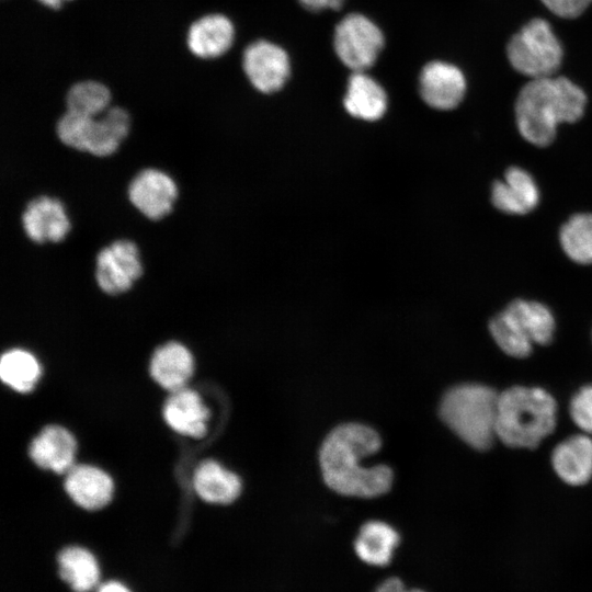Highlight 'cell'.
<instances>
[{
    "label": "cell",
    "mask_w": 592,
    "mask_h": 592,
    "mask_svg": "<svg viewBox=\"0 0 592 592\" xmlns=\"http://www.w3.org/2000/svg\"><path fill=\"white\" fill-rule=\"evenodd\" d=\"M378 433L361 423H345L325 439L319 464L327 486L349 497L375 498L391 488L394 473L386 465L366 467L363 460L379 451Z\"/></svg>",
    "instance_id": "6da1fadb"
},
{
    "label": "cell",
    "mask_w": 592,
    "mask_h": 592,
    "mask_svg": "<svg viewBox=\"0 0 592 592\" xmlns=\"http://www.w3.org/2000/svg\"><path fill=\"white\" fill-rule=\"evenodd\" d=\"M585 105L584 91L566 77L532 79L515 102L519 132L535 146H548L555 139L557 126L579 121Z\"/></svg>",
    "instance_id": "7a4b0ae2"
},
{
    "label": "cell",
    "mask_w": 592,
    "mask_h": 592,
    "mask_svg": "<svg viewBox=\"0 0 592 592\" xmlns=\"http://www.w3.org/2000/svg\"><path fill=\"white\" fill-rule=\"evenodd\" d=\"M557 403L539 387L513 386L498 398L497 437L515 448H535L554 432Z\"/></svg>",
    "instance_id": "3957f363"
},
{
    "label": "cell",
    "mask_w": 592,
    "mask_h": 592,
    "mask_svg": "<svg viewBox=\"0 0 592 592\" xmlns=\"http://www.w3.org/2000/svg\"><path fill=\"white\" fill-rule=\"evenodd\" d=\"M498 398L499 394L486 385H457L442 398L440 415L465 443L485 451L497 439Z\"/></svg>",
    "instance_id": "277c9868"
},
{
    "label": "cell",
    "mask_w": 592,
    "mask_h": 592,
    "mask_svg": "<svg viewBox=\"0 0 592 592\" xmlns=\"http://www.w3.org/2000/svg\"><path fill=\"white\" fill-rule=\"evenodd\" d=\"M130 128L126 110L110 106L103 114L90 117L66 111L57 121L56 135L67 147L106 157L116 151Z\"/></svg>",
    "instance_id": "5b68a950"
},
{
    "label": "cell",
    "mask_w": 592,
    "mask_h": 592,
    "mask_svg": "<svg viewBox=\"0 0 592 592\" xmlns=\"http://www.w3.org/2000/svg\"><path fill=\"white\" fill-rule=\"evenodd\" d=\"M506 54L512 67L532 79L551 77L562 60L558 38L549 23L539 18L531 20L511 37Z\"/></svg>",
    "instance_id": "8992f818"
},
{
    "label": "cell",
    "mask_w": 592,
    "mask_h": 592,
    "mask_svg": "<svg viewBox=\"0 0 592 592\" xmlns=\"http://www.w3.org/2000/svg\"><path fill=\"white\" fill-rule=\"evenodd\" d=\"M384 45L385 38L380 29L363 14L350 13L334 29L335 54L353 72L371 68Z\"/></svg>",
    "instance_id": "52a82bcc"
},
{
    "label": "cell",
    "mask_w": 592,
    "mask_h": 592,
    "mask_svg": "<svg viewBox=\"0 0 592 592\" xmlns=\"http://www.w3.org/2000/svg\"><path fill=\"white\" fill-rule=\"evenodd\" d=\"M141 273L139 250L130 240H115L96 253L94 276L99 288L105 294L127 292Z\"/></svg>",
    "instance_id": "ba28073f"
},
{
    "label": "cell",
    "mask_w": 592,
    "mask_h": 592,
    "mask_svg": "<svg viewBox=\"0 0 592 592\" xmlns=\"http://www.w3.org/2000/svg\"><path fill=\"white\" fill-rule=\"evenodd\" d=\"M242 68L250 83L262 93L281 90L291 75L287 53L264 39L255 41L244 49Z\"/></svg>",
    "instance_id": "9c48e42d"
},
{
    "label": "cell",
    "mask_w": 592,
    "mask_h": 592,
    "mask_svg": "<svg viewBox=\"0 0 592 592\" xmlns=\"http://www.w3.org/2000/svg\"><path fill=\"white\" fill-rule=\"evenodd\" d=\"M127 196L132 205L145 217L159 220L172 210L178 197V186L166 172L146 168L129 182Z\"/></svg>",
    "instance_id": "30bf717a"
},
{
    "label": "cell",
    "mask_w": 592,
    "mask_h": 592,
    "mask_svg": "<svg viewBox=\"0 0 592 592\" xmlns=\"http://www.w3.org/2000/svg\"><path fill=\"white\" fill-rule=\"evenodd\" d=\"M419 90L422 100L429 106L442 111L452 110L464 99L465 76L455 65L431 61L421 70Z\"/></svg>",
    "instance_id": "8fae6325"
},
{
    "label": "cell",
    "mask_w": 592,
    "mask_h": 592,
    "mask_svg": "<svg viewBox=\"0 0 592 592\" xmlns=\"http://www.w3.org/2000/svg\"><path fill=\"white\" fill-rule=\"evenodd\" d=\"M23 230L36 243L59 242L70 230L62 202L41 195L31 200L21 216Z\"/></svg>",
    "instance_id": "7c38bea8"
},
{
    "label": "cell",
    "mask_w": 592,
    "mask_h": 592,
    "mask_svg": "<svg viewBox=\"0 0 592 592\" xmlns=\"http://www.w3.org/2000/svg\"><path fill=\"white\" fill-rule=\"evenodd\" d=\"M493 206L510 215L532 212L539 202V191L533 177L520 167L509 168L502 180L491 189Z\"/></svg>",
    "instance_id": "4fadbf2b"
},
{
    "label": "cell",
    "mask_w": 592,
    "mask_h": 592,
    "mask_svg": "<svg viewBox=\"0 0 592 592\" xmlns=\"http://www.w3.org/2000/svg\"><path fill=\"white\" fill-rule=\"evenodd\" d=\"M235 26L229 18L209 13L195 20L186 33L189 50L202 59L217 58L232 46Z\"/></svg>",
    "instance_id": "5bb4252c"
},
{
    "label": "cell",
    "mask_w": 592,
    "mask_h": 592,
    "mask_svg": "<svg viewBox=\"0 0 592 592\" xmlns=\"http://www.w3.org/2000/svg\"><path fill=\"white\" fill-rule=\"evenodd\" d=\"M77 443L73 435L59 425H48L30 445V456L44 469L67 474L75 466Z\"/></svg>",
    "instance_id": "9a60e30c"
},
{
    "label": "cell",
    "mask_w": 592,
    "mask_h": 592,
    "mask_svg": "<svg viewBox=\"0 0 592 592\" xmlns=\"http://www.w3.org/2000/svg\"><path fill=\"white\" fill-rule=\"evenodd\" d=\"M65 489L77 505L94 511L111 501L114 486L112 478L102 469L90 465H75L66 474Z\"/></svg>",
    "instance_id": "2e32d148"
},
{
    "label": "cell",
    "mask_w": 592,
    "mask_h": 592,
    "mask_svg": "<svg viewBox=\"0 0 592 592\" xmlns=\"http://www.w3.org/2000/svg\"><path fill=\"white\" fill-rule=\"evenodd\" d=\"M163 417L175 432L202 437L207 431L206 422L209 411L195 390L183 387L171 391L163 407Z\"/></svg>",
    "instance_id": "e0dca14e"
},
{
    "label": "cell",
    "mask_w": 592,
    "mask_h": 592,
    "mask_svg": "<svg viewBox=\"0 0 592 592\" xmlns=\"http://www.w3.org/2000/svg\"><path fill=\"white\" fill-rule=\"evenodd\" d=\"M551 463L566 483H587L592 477V439L587 434L567 437L553 451Z\"/></svg>",
    "instance_id": "ac0fdd59"
},
{
    "label": "cell",
    "mask_w": 592,
    "mask_h": 592,
    "mask_svg": "<svg viewBox=\"0 0 592 592\" xmlns=\"http://www.w3.org/2000/svg\"><path fill=\"white\" fill-rule=\"evenodd\" d=\"M400 543L399 533L390 524L372 520L363 524L354 540L357 558L372 567L389 565Z\"/></svg>",
    "instance_id": "d6986e66"
},
{
    "label": "cell",
    "mask_w": 592,
    "mask_h": 592,
    "mask_svg": "<svg viewBox=\"0 0 592 592\" xmlns=\"http://www.w3.org/2000/svg\"><path fill=\"white\" fill-rule=\"evenodd\" d=\"M193 369L191 352L179 342H168L158 348L150 362L152 378L169 391L185 387Z\"/></svg>",
    "instance_id": "ffe728a7"
},
{
    "label": "cell",
    "mask_w": 592,
    "mask_h": 592,
    "mask_svg": "<svg viewBox=\"0 0 592 592\" xmlns=\"http://www.w3.org/2000/svg\"><path fill=\"white\" fill-rule=\"evenodd\" d=\"M343 104L350 115L373 122L385 114L387 94L383 87L365 71H355L349 78Z\"/></svg>",
    "instance_id": "44dd1931"
},
{
    "label": "cell",
    "mask_w": 592,
    "mask_h": 592,
    "mask_svg": "<svg viewBox=\"0 0 592 592\" xmlns=\"http://www.w3.org/2000/svg\"><path fill=\"white\" fill-rule=\"evenodd\" d=\"M57 573L72 592H92L100 584V567L95 556L84 547L68 546L56 558Z\"/></svg>",
    "instance_id": "7402d4cb"
},
{
    "label": "cell",
    "mask_w": 592,
    "mask_h": 592,
    "mask_svg": "<svg viewBox=\"0 0 592 592\" xmlns=\"http://www.w3.org/2000/svg\"><path fill=\"white\" fill-rule=\"evenodd\" d=\"M193 486L202 500L214 504H229L241 492L239 477L212 459L204 460L197 466Z\"/></svg>",
    "instance_id": "603a6c76"
},
{
    "label": "cell",
    "mask_w": 592,
    "mask_h": 592,
    "mask_svg": "<svg viewBox=\"0 0 592 592\" xmlns=\"http://www.w3.org/2000/svg\"><path fill=\"white\" fill-rule=\"evenodd\" d=\"M506 309L513 315L533 343L545 345L553 340L555 319L543 304L515 299Z\"/></svg>",
    "instance_id": "cb8c5ba5"
},
{
    "label": "cell",
    "mask_w": 592,
    "mask_h": 592,
    "mask_svg": "<svg viewBox=\"0 0 592 592\" xmlns=\"http://www.w3.org/2000/svg\"><path fill=\"white\" fill-rule=\"evenodd\" d=\"M0 376L2 382L12 389L29 392L39 379L41 366L33 354L14 349L2 355Z\"/></svg>",
    "instance_id": "d4e9b609"
},
{
    "label": "cell",
    "mask_w": 592,
    "mask_h": 592,
    "mask_svg": "<svg viewBox=\"0 0 592 592\" xmlns=\"http://www.w3.org/2000/svg\"><path fill=\"white\" fill-rule=\"evenodd\" d=\"M559 240L569 259L579 264H592V214L571 216L562 225Z\"/></svg>",
    "instance_id": "484cf974"
},
{
    "label": "cell",
    "mask_w": 592,
    "mask_h": 592,
    "mask_svg": "<svg viewBox=\"0 0 592 592\" xmlns=\"http://www.w3.org/2000/svg\"><path fill=\"white\" fill-rule=\"evenodd\" d=\"M109 88L94 80H83L72 84L66 94V109L84 116L96 117L103 114L111 103Z\"/></svg>",
    "instance_id": "4316f807"
},
{
    "label": "cell",
    "mask_w": 592,
    "mask_h": 592,
    "mask_svg": "<svg viewBox=\"0 0 592 592\" xmlns=\"http://www.w3.org/2000/svg\"><path fill=\"white\" fill-rule=\"evenodd\" d=\"M489 330L496 343L508 355L526 357L531 354L533 342L506 308L491 319Z\"/></svg>",
    "instance_id": "83f0119b"
},
{
    "label": "cell",
    "mask_w": 592,
    "mask_h": 592,
    "mask_svg": "<svg viewBox=\"0 0 592 592\" xmlns=\"http://www.w3.org/2000/svg\"><path fill=\"white\" fill-rule=\"evenodd\" d=\"M569 412L578 428L592 434V385L582 387L573 395Z\"/></svg>",
    "instance_id": "f1b7e54d"
},
{
    "label": "cell",
    "mask_w": 592,
    "mask_h": 592,
    "mask_svg": "<svg viewBox=\"0 0 592 592\" xmlns=\"http://www.w3.org/2000/svg\"><path fill=\"white\" fill-rule=\"evenodd\" d=\"M592 0H542L556 15L567 19L579 16Z\"/></svg>",
    "instance_id": "f546056e"
},
{
    "label": "cell",
    "mask_w": 592,
    "mask_h": 592,
    "mask_svg": "<svg viewBox=\"0 0 592 592\" xmlns=\"http://www.w3.org/2000/svg\"><path fill=\"white\" fill-rule=\"evenodd\" d=\"M298 2L306 10L318 12L326 9L339 10L343 5L344 0H298Z\"/></svg>",
    "instance_id": "4dcf8cb0"
},
{
    "label": "cell",
    "mask_w": 592,
    "mask_h": 592,
    "mask_svg": "<svg viewBox=\"0 0 592 592\" xmlns=\"http://www.w3.org/2000/svg\"><path fill=\"white\" fill-rule=\"evenodd\" d=\"M407 589L399 578L391 577L382 581L374 592H407Z\"/></svg>",
    "instance_id": "1f68e13d"
},
{
    "label": "cell",
    "mask_w": 592,
    "mask_h": 592,
    "mask_svg": "<svg viewBox=\"0 0 592 592\" xmlns=\"http://www.w3.org/2000/svg\"><path fill=\"white\" fill-rule=\"evenodd\" d=\"M95 592H132V590L121 581L109 580L100 583Z\"/></svg>",
    "instance_id": "d6a6232c"
},
{
    "label": "cell",
    "mask_w": 592,
    "mask_h": 592,
    "mask_svg": "<svg viewBox=\"0 0 592 592\" xmlns=\"http://www.w3.org/2000/svg\"><path fill=\"white\" fill-rule=\"evenodd\" d=\"M37 1L49 9L57 10L64 4V2L70 1V0H37Z\"/></svg>",
    "instance_id": "836d02e7"
},
{
    "label": "cell",
    "mask_w": 592,
    "mask_h": 592,
    "mask_svg": "<svg viewBox=\"0 0 592 592\" xmlns=\"http://www.w3.org/2000/svg\"><path fill=\"white\" fill-rule=\"evenodd\" d=\"M407 592H426L422 589L413 588V589H407Z\"/></svg>",
    "instance_id": "e575fe53"
}]
</instances>
